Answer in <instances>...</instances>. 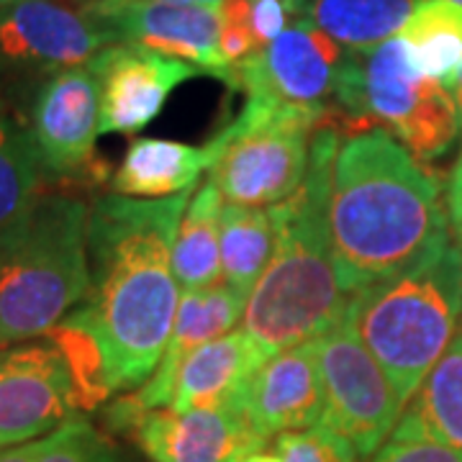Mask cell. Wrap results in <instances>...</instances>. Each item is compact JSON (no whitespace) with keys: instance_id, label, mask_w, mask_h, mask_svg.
Masks as SVG:
<instances>
[{"instance_id":"obj_1","label":"cell","mask_w":462,"mask_h":462,"mask_svg":"<svg viewBox=\"0 0 462 462\" xmlns=\"http://www.w3.org/2000/svg\"><path fill=\"white\" fill-rule=\"evenodd\" d=\"M193 190L170 199L103 196L88 216V293L72 316L98 342L111 393L144 385L180 306L172 245Z\"/></svg>"},{"instance_id":"obj_2","label":"cell","mask_w":462,"mask_h":462,"mask_svg":"<svg viewBox=\"0 0 462 462\" xmlns=\"http://www.w3.org/2000/svg\"><path fill=\"white\" fill-rule=\"evenodd\" d=\"M329 236L349 296L403 275L449 245L442 182L385 129L346 134L331 162Z\"/></svg>"},{"instance_id":"obj_3","label":"cell","mask_w":462,"mask_h":462,"mask_svg":"<svg viewBox=\"0 0 462 462\" xmlns=\"http://www.w3.org/2000/svg\"><path fill=\"white\" fill-rule=\"evenodd\" d=\"M339 147L334 126H319L309 167L291 199L270 206L275 247L245 306V331L273 357L319 339L346 316L329 236L331 162Z\"/></svg>"},{"instance_id":"obj_4","label":"cell","mask_w":462,"mask_h":462,"mask_svg":"<svg viewBox=\"0 0 462 462\" xmlns=\"http://www.w3.org/2000/svg\"><path fill=\"white\" fill-rule=\"evenodd\" d=\"M90 208L67 193H42L0 229V346L47 337L88 293Z\"/></svg>"},{"instance_id":"obj_5","label":"cell","mask_w":462,"mask_h":462,"mask_svg":"<svg viewBox=\"0 0 462 462\" xmlns=\"http://www.w3.org/2000/svg\"><path fill=\"white\" fill-rule=\"evenodd\" d=\"M349 319L406 403L462 329V252L452 242L403 275L363 288Z\"/></svg>"},{"instance_id":"obj_6","label":"cell","mask_w":462,"mask_h":462,"mask_svg":"<svg viewBox=\"0 0 462 462\" xmlns=\"http://www.w3.org/2000/svg\"><path fill=\"white\" fill-rule=\"evenodd\" d=\"M334 100L345 118L365 129L380 124L421 165L445 157L462 134L452 96L413 67L403 39H388L365 54L349 51Z\"/></svg>"},{"instance_id":"obj_7","label":"cell","mask_w":462,"mask_h":462,"mask_svg":"<svg viewBox=\"0 0 462 462\" xmlns=\"http://www.w3.org/2000/svg\"><path fill=\"white\" fill-rule=\"evenodd\" d=\"M319 126H327V121L247 100L242 114L218 132L221 152L208 180L221 199L236 206L270 208L291 199L306 175Z\"/></svg>"},{"instance_id":"obj_8","label":"cell","mask_w":462,"mask_h":462,"mask_svg":"<svg viewBox=\"0 0 462 462\" xmlns=\"http://www.w3.org/2000/svg\"><path fill=\"white\" fill-rule=\"evenodd\" d=\"M319 373L324 388L321 424L342 434L357 457H373L393 434L403 403L396 385L365 346L346 316L316 339Z\"/></svg>"},{"instance_id":"obj_9","label":"cell","mask_w":462,"mask_h":462,"mask_svg":"<svg viewBox=\"0 0 462 462\" xmlns=\"http://www.w3.org/2000/svg\"><path fill=\"white\" fill-rule=\"evenodd\" d=\"M118 44L96 0H0V69L54 75Z\"/></svg>"},{"instance_id":"obj_10","label":"cell","mask_w":462,"mask_h":462,"mask_svg":"<svg viewBox=\"0 0 462 462\" xmlns=\"http://www.w3.org/2000/svg\"><path fill=\"white\" fill-rule=\"evenodd\" d=\"M349 51L309 21H293L267 47L254 51L242 65L231 67L226 83L242 90L247 100L275 108L303 111L321 121L331 116L329 98Z\"/></svg>"},{"instance_id":"obj_11","label":"cell","mask_w":462,"mask_h":462,"mask_svg":"<svg viewBox=\"0 0 462 462\" xmlns=\"http://www.w3.org/2000/svg\"><path fill=\"white\" fill-rule=\"evenodd\" d=\"M78 411L72 373L50 337L0 346V449L39 442Z\"/></svg>"},{"instance_id":"obj_12","label":"cell","mask_w":462,"mask_h":462,"mask_svg":"<svg viewBox=\"0 0 462 462\" xmlns=\"http://www.w3.org/2000/svg\"><path fill=\"white\" fill-rule=\"evenodd\" d=\"M108 424L129 434L152 462H239L263 449L236 409H144L124 396L108 409Z\"/></svg>"},{"instance_id":"obj_13","label":"cell","mask_w":462,"mask_h":462,"mask_svg":"<svg viewBox=\"0 0 462 462\" xmlns=\"http://www.w3.org/2000/svg\"><path fill=\"white\" fill-rule=\"evenodd\" d=\"M29 134L47 175L75 178L96 165L100 90L90 67H69L42 83Z\"/></svg>"},{"instance_id":"obj_14","label":"cell","mask_w":462,"mask_h":462,"mask_svg":"<svg viewBox=\"0 0 462 462\" xmlns=\"http://www.w3.org/2000/svg\"><path fill=\"white\" fill-rule=\"evenodd\" d=\"M118 44H136L193 65L226 83L229 67L218 50V5H180L165 0H96Z\"/></svg>"},{"instance_id":"obj_15","label":"cell","mask_w":462,"mask_h":462,"mask_svg":"<svg viewBox=\"0 0 462 462\" xmlns=\"http://www.w3.org/2000/svg\"><path fill=\"white\" fill-rule=\"evenodd\" d=\"M88 67L100 90V134H134L162 114L170 93L199 69L136 44H111Z\"/></svg>"},{"instance_id":"obj_16","label":"cell","mask_w":462,"mask_h":462,"mask_svg":"<svg viewBox=\"0 0 462 462\" xmlns=\"http://www.w3.org/2000/svg\"><path fill=\"white\" fill-rule=\"evenodd\" d=\"M239 411L263 445L273 434L316 427L324 416L316 339L273 355L249 378Z\"/></svg>"},{"instance_id":"obj_17","label":"cell","mask_w":462,"mask_h":462,"mask_svg":"<svg viewBox=\"0 0 462 462\" xmlns=\"http://www.w3.org/2000/svg\"><path fill=\"white\" fill-rule=\"evenodd\" d=\"M270 360L247 331H231L193 349L178 367L170 406L175 411L193 409H236L249 378Z\"/></svg>"},{"instance_id":"obj_18","label":"cell","mask_w":462,"mask_h":462,"mask_svg":"<svg viewBox=\"0 0 462 462\" xmlns=\"http://www.w3.org/2000/svg\"><path fill=\"white\" fill-rule=\"evenodd\" d=\"M245 306H247V296H242L226 282H218L203 291H185L178 306L175 327L162 352V360L152 373V378L142 385V391L134 393V398L144 409L170 406L175 373L182 360L193 349L231 334L245 316Z\"/></svg>"},{"instance_id":"obj_19","label":"cell","mask_w":462,"mask_h":462,"mask_svg":"<svg viewBox=\"0 0 462 462\" xmlns=\"http://www.w3.org/2000/svg\"><path fill=\"white\" fill-rule=\"evenodd\" d=\"M221 152V139L216 134L206 147H190L170 139H134L121 165L111 178L116 196L129 199H170L193 190L203 175L211 170Z\"/></svg>"},{"instance_id":"obj_20","label":"cell","mask_w":462,"mask_h":462,"mask_svg":"<svg viewBox=\"0 0 462 462\" xmlns=\"http://www.w3.org/2000/svg\"><path fill=\"white\" fill-rule=\"evenodd\" d=\"M391 437L430 439L462 452V329L406 403Z\"/></svg>"},{"instance_id":"obj_21","label":"cell","mask_w":462,"mask_h":462,"mask_svg":"<svg viewBox=\"0 0 462 462\" xmlns=\"http://www.w3.org/2000/svg\"><path fill=\"white\" fill-rule=\"evenodd\" d=\"M416 8V0H298L296 18L309 21L355 54L393 39Z\"/></svg>"},{"instance_id":"obj_22","label":"cell","mask_w":462,"mask_h":462,"mask_svg":"<svg viewBox=\"0 0 462 462\" xmlns=\"http://www.w3.org/2000/svg\"><path fill=\"white\" fill-rule=\"evenodd\" d=\"M221 208L224 199L211 180L185 206L172 245V273L182 291H203L224 282L218 236Z\"/></svg>"},{"instance_id":"obj_23","label":"cell","mask_w":462,"mask_h":462,"mask_svg":"<svg viewBox=\"0 0 462 462\" xmlns=\"http://www.w3.org/2000/svg\"><path fill=\"white\" fill-rule=\"evenodd\" d=\"M413 67L445 85L462 67V5L421 0L401 29Z\"/></svg>"},{"instance_id":"obj_24","label":"cell","mask_w":462,"mask_h":462,"mask_svg":"<svg viewBox=\"0 0 462 462\" xmlns=\"http://www.w3.org/2000/svg\"><path fill=\"white\" fill-rule=\"evenodd\" d=\"M221 270L224 282L249 296L275 247V231L267 208L226 203L221 208Z\"/></svg>"},{"instance_id":"obj_25","label":"cell","mask_w":462,"mask_h":462,"mask_svg":"<svg viewBox=\"0 0 462 462\" xmlns=\"http://www.w3.org/2000/svg\"><path fill=\"white\" fill-rule=\"evenodd\" d=\"M44 175L29 129L0 116V229L32 208L42 196Z\"/></svg>"},{"instance_id":"obj_26","label":"cell","mask_w":462,"mask_h":462,"mask_svg":"<svg viewBox=\"0 0 462 462\" xmlns=\"http://www.w3.org/2000/svg\"><path fill=\"white\" fill-rule=\"evenodd\" d=\"M36 462H118V452L88 419L75 416L36 442Z\"/></svg>"},{"instance_id":"obj_27","label":"cell","mask_w":462,"mask_h":462,"mask_svg":"<svg viewBox=\"0 0 462 462\" xmlns=\"http://www.w3.org/2000/svg\"><path fill=\"white\" fill-rule=\"evenodd\" d=\"M278 460L281 462H355L357 452L342 434L327 424H316L309 430L282 431L278 434Z\"/></svg>"},{"instance_id":"obj_28","label":"cell","mask_w":462,"mask_h":462,"mask_svg":"<svg viewBox=\"0 0 462 462\" xmlns=\"http://www.w3.org/2000/svg\"><path fill=\"white\" fill-rule=\"evenodd\" d=\"M221 16V33H218V50L226 67L242 65L257 51L254 32H252V8L249 0H221L218 3Z\"/></svg>"},{"instance_id":"obj_29","label":"cell","mask_w":462,"mask_h":462,"mask_svg":"<svg viewBox=\"0 0 462 462\" xmlns=\"http://www.w3.org/2000/svg\"><path fill=\"white\" fill-rule=\"evenodd\" d=\"M367 462H462V452L430 439L391 437Z\"/></svg>"},{"instance_id":"obj_30","label":"cell","mask_w":462,"mask_h":462,"mask_svg":"<svg viewBox=\"0 0 462 462\" xmlns=\"http://www.w3.org/2000/svg\"><path fill=\"white\" fill-rule=\"evenodd\" d=\"M447 208H449V224L457 236V247L462 252V149L457 162L449 175V188H447Z\"/></svg>"},{"instance_id":"obj_31","label":"cell","mask_w":462,"mask_h":462,"mask_svg":"<svg viewBox=\"0 0 462 462\" xmlns=\"http://www.w3.org/2000/svg\"><path fill=\"white\" fill-rule=\"evenodd\" d=\"M0 462H36V442L0 449Z\"/></svg>"},{"instance_id":"obj_32","label":"cell","mask_w":462,"mask_h":462,"mask_svg":"<svg viewBox=\"0 0 462 462\" xmlns=\"http://www.w3.org/2000/svg\"><path fill=\"white\" fill-rule=\"evenodd\" d=\"M447 93L452 96V100H455V106H457V116H460V124H462V67L449 78L445 83Z\"/></svg>"},{"instance_id":"obj_33","label":"cell","mask_w":462,"mask_h":462,"mask_svg":"<svg viewBox=\"0 0 462 462\" xmlns=\"http://www.w3.org/2000/svg\"><path fill=\"white\" fill-rule=\"evenodd\" d=\"M239 462H281L278 460V455H267V452H252V455H247V457H242Z\"/></svg>"},{"instance_id":"obj_34","label":"cell","mask_w":462,"mask_h":462,"mask_svg":"<svg viewBox=\"0 0 462 462\" xmlns=\"http://www.w3.org/2000/svg\"><path fill=\"white\" fill-rule=\"evenodd\" d=\"M165 3H180V5H218L221 0H165Z\"/></svg>"},{"instance_id":"obj_35","label":"cell","mask_w":462,"mask_h":462,"mask_svg":"<svg viewBox=\"0 0 462 462\" xmlns=\"http://www.w3.org/2000/svg\"><path fill=\"white\" fill-rule=\"evenodd\" d=\"M449 3H457V5H462V0H449Z\"/></svg>"}]
</instances>
